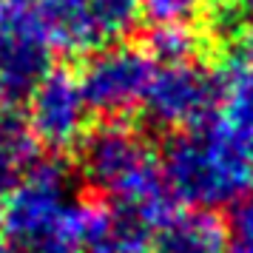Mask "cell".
<instances>
[{
    "label": "cell",
    "mask_w": 253,
    "mask_h": 253,
    "mask_svg": "<svg viewBox=\"0 0 253 253\" xmlns=\"http://www.w3.org/2000/svg\"><path fill=\"white\" fill-rule=\"evenodd\" d=\"M213 6H236L239 9V0H211Z\"/></svg>",
    "instance_id": "obj_18"
},
{
    "label": "cell",
    "mask_w": 253,
    "mask_h": 253,
    "mask_svg": "<svg viewBox=\"0 0 253 253\" xmlns=\"http://www.w3.org/2000/svg\"><path fill=\"white\" fill-rule=\"evenodd\" d=\"M0 253H12V251H9V245L3 242V236H0Z\"/></svg>",
    "instance_id": "obj_19"
},
{
    "label": "cell",
    "mask_w": 253,
    "mask_h": 253,
    "mask_svg": "<svg viewBox=\"0 0 253 253\" xmlns=\"http://www.w3.org/2000/svg\"><path fill=\"white\" fill-rule=\"evenodd\" d=\"M239 43H242V46H245V51H248V54H251V57H253V35H245V37H242V40H239Z\"/></svg>",
    "instance_id": "obj_17"
},
{
    "label": "cell",
    "mask_w": 253,
    "mask_h": 253,
    "mask_svg": "<svg viewBox=\"0 0 253 253\" xmlns=\"http://www.w3.org/2000/svg\"><path fill=\"white\" fill-rule=\"evenodd\" d=\"M88 199L77 196V171L48 154L3 196L0 236L12 253L80 251Z\"/></svg>",
    "instance_id": "obj_2"
},
{
    "label": "cell",
    "mask_w": 253,
    "mask_h": 253,
    "mask_svg": "<svg viewBox=\"0 0 253 253\" xmlns=\"http://www.w3.org/2000/svg\"><path fill=\"white\" fill-rule=\"evenodd\" d=\"M54 48L46 37L0 35V105L29 100L37 83L54 69Z\"/></svg>",
    "instance_id": "obj_7"
},
{
    "label": "cell",
    "mask_w": 253,
    "mask_h": 253,
    "mask_svg": "<svg viewBox=\"0 0 253 253\" xmlns=\"http://www.w3.org/2000/svg\"><path fill=\"white\" fill-rule=\"evenodd\" d=\"M40 160V142L17 105H0V199Z\"/></svg>",
    "instance_id": "obj_10"
},
{
    "label": "cell",
    "mask_w": 253,
    "mask_h": 253,
    "mask_svg": "<svg viewBox=\"0 0 253 253\" xmlns=\"http://www.w3.org/2000/svg\"><path fill=\"white\" fill-rule=\"evenodd\" d=\"M202 0H142V17L151 26L191 23L199 14Z\"/></svg>",
    "instance_id": "obj_14"
},
{
    "label": "cell",
    "mask_w": 253,
    "mask_h": 253,
    "mask_svg": "<svg viewBox=\"0 0 253 253\" xmlns=\"http://www.w3.org/2000/svg\"><path fill=\"white\" fill-rule=\"evenodd\" d=\"M83 253H154V228L131 208L91 202L85 208Z\"/></svg>",
    "instance_id": "obj_6"
},
{
    "label": "cell",
    "mask_w": 253,
    "mask_h": 253,
    "mask_svg": "<svg viewBox=\"0 0 253 253\" xmlns=\"http://www.w3.org/2000/svg\"><path fill=\"white\" fill-rule=\"evenodd\" d=\"M142 51L154 60V66H179L194 63L202 51V35L191 23L151 26L142 37Z\"/></svg>",
    "instance_id": "obj_12"
},
{
    "label": "cell",
    "mask_w": 253,
    "mask_h": 253,
    "mask_svg": "<svg viewBox=\"0 0 253 253\" xmlns=\"http://www.w3.org/2000/svg\"><path fill=\"white\" fill-rule=\"evenodd\" d=\"M43 26L54 51L88 57L91 51L103 48L85 0H43Z\"/></svg>",
    "instance_id": "obj_9"
},
{
    "label": "cell",
    "mask_w": 253,
    "mask_h": 253,
    "mask_svg": "<svg viewBox=\"0 0 253 253\" xmlns=\"http://www.w3.org/2000/svg\"><path fill=\"white\" fill-rule=\"evenodd\" d=\"M228 253H253V239H230L228 236Z\"/></svg>",
    "instance_id": "obj_16"
},
{
    "label": "cell",
    "mask_w": 253,
    "mask_h": 253,
    "mask_svg": "<svg viewBox=\"0 0 253 253\" xmlns=\"http://www.w3.org/2000/svg\"><path fill=\"white\" fill-rule=\"evenodd\" d=\"M63 253H83V251H63Z\"/></svg>",
    "instance_id": "obj_20"
},
{
    "label": "cell",
    "mask_w": 253,
    "mask_h": 253,
    "mask_svg": "<svg viewBox=\"0 0 253 253\" xmlns=\"http://www.w3.org/2000/svg\"><path fill=\"white\" fill-rule=\"evenodd\" d=\"M154 253H228V222L216 211H176L157 233Z\"/></svg>",
    "instance_id": "obj_8"
},
{
    "label": "cell",
    "mask_w": 253,
    "mask_h": 253,
    "mask_svg": "<svg viewBox=\"0 0 253 253\" xmlns=\"http://www.w3.org/2000/svg\"><path fill=\"white\" fill-rule=\"evenodd\" d=\"M85 9L103 48L134 35L142 20V0H85Z\"/></svg>",
    "instance_id": "obj_13"
},
{
    "label": "cell",
    "mask_w": 253,
    "mask_h": 253,
    "mask_svg": "<svg viewBox=\"0 0 253 253\" xmlns=\"http://www.w3.org/2000/svg\"><path fill=\"white\" fill-rule=\"evenodd\" d=\"M222 74V111L219 117L230 128L242 131L253 139V57L242 43L233 46L225 63L219 66Z\"/></svg>",
    "instance_id": "obj_11"
},
{
    "label": "cell",
    "mask_w": 253,
    "mask_h": 253,
    "mask_svg": "<svg viewBox=\"0 0 253 253\" xmlns=\"http://www.w3.org/2000/svg\"><path fill=\"white\" fill-rule=\"evenodd\" d=\"M154 60L139 46H105L91 51L77 71L88 111L105 120H123L137 111L154 77Z\"/></svg>",
    "instance_id": "obj_4"
},
{
    "label": "cell",
    "mask_w": 253,
    "mask_h": 253,
    "mask_svg": "<svg viewBox=\"0 0 253 253\" xmlns=\"http://www.w3.org/2000/svg\"><path fill=\"white\" fill-rule=\"evenodd\" d=\"M228 236L230 239H253V196L233 205V213L228 219Z\"/></svg>",
    "instance_id": "obj_15"
},
{
    "label": "cell",
    "mask_w": 253,
    "mask_h": 253,
    "mask_svg": "<svg viewBox=\"0 0 253 253\" xmlns=\"http://www.w3.org/2000/svg\"><path fill=\"white\" fill-rule=\"evenodd\" d=\"M29 128L40 148L51 154H66L77 148L83 134L88 131V105L77 83V71L66 66H54L37 88L29 94Z\"/></svg>",
    "instance_id": "obj_5"
},
{
    "label": "cell",
    "mask_w": 253,
    "mask_h": 253,
    "mask_svg": "<svg viewBox=\"0 0 253 253\" xmlns=\"http://www.w3.org/2000/svg\"><path fill=\"white\" fill-rule=\"evenodd\" d=\"M162 176L179 205L216 211L253 196V139L222 117L168 134L160 154Z\"/></svg>",
    "instance_id": "obj_1"
},
{
    "label": "cell",
    "mask_w": 253,
    "mask_h": 253,
    "mask_svg": "<svg viewBox=\"0 0 253 253\" xmlns=\"http://www.w3.org/2000/svg\"><path fill=\"white\" fill-rule=\"evenodd\" d=\"M219 111H222V74L219 66H208L202 60L179 66H157L139 105L145 128L162 131L165 137L208 126L219 117Z\"/></svg>",
    "instance_id": "obj_3"
}]
</instances>
